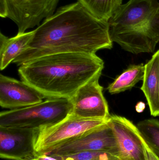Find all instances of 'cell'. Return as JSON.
Masks as SVG:
<instances>
[{
    "label": "cell",
    "mask_w": 159,
    "mask_h": 160,
    "mask_svg": "<svg viewBox=\"0 0 159 160\" xmlns=\"http://www.w3.org/2000/svg\"><path fill=\"white\" fill-rule=\"evenodd\" d=\"M34 30L26 48L13 63L21 66L49 54H96L113 48L108 22L95 18L78 2L58 8Z\"/></svg>",
    "instance_id": "cell-1"
},
{
    "label": "cell",
    "mask_w": 159,
    "mask_h": 160,
    "mask_svg": "<svg viewBox=\"0 0 159 160\" xmlns=\"http://www.w3.org/2000/svg\"><path fill=\"white\" fill-rule=\"evenodd\" d=\"M104 67L96 54L55 53L21 66L18 73L21 81L45 98L70 99L84 84L101 76Z\"/></svg>",
    "instance_id": "cell-2"
},
{
    "label": "cell",
    "mask_w": 159,
    "mask_h": 160,
    "mask_svg": "<svg viewBox=\"0 0 159 160\" xmlns=\"http://www.w3.org/2000/svg\"><path fill=\"white\" fill-rule=\"evenodd\" d=\"M72 110L70 99H47L28 107L1 112L0 127L40 128L61 121Z\"/></svg>",
    "instance_id": "cell-3"
},
{
    "label": "cell",
    "mask_w": 159,
    "mask_h": 160,
    "mask_svg": "<svg viewBox=\"0 0 159 160\" xmlns=\"http://www.w3.org/2000/svg\"><path fill=\"white\" fill-rule=\"evenodd\" d=\"M108 119L83 118L71 113L54 125L35 129V153L37 156L45 155L58 146L105 124Z\"/></svg>",
    "instance_id": "cell-4"
},
{
    "label": "cell",
    "mask_w": 159,
    "mask_h": 160,
    "mask_svg": "<svg viewBox=\"0 0 159 160\" xmlns=\"http://www.w3.org/2000/svg\"><path fill=\"white\" fill-rule=\"evenodd\" d=\"M59 1L0 0V16L12 20L17 26V34H22L52 16Z\"/></svg>",
    "instance_id": "cell-5"
},
{
    "label": "cell",
    "mask_w": 159,
    "mask_h": 160,
    "mask_svg": "<svg viewBox=\"0 0 159 160\" xmlns=\"http://www.w3.org/2000/svg\"><path fill=\"white\" fill-rule=\"evenodd\" d=\"M89 151H105L119 157V151L116 138L108 121L101 126L58 146L45 155L55 157Z\"/></svg>",
    "instance_id": "cell-6"
},
{
    "label": "cell",
    "mask_w": 159,
    "mask_h": 160,
    "mask_svg": "<svg viewBox=\"0 0 159 160\" xmlns=\"http://www.w3.org/2000/svg\"><path fill=\"white\" fill-rule=\"evenodd\" d=\"M113 42L134 54L152 52L159 42V6L152 17L141 27L121 31H110Z\"/></svg>",
    "instance_id": "cell-7"
},
{
    "label": "cell",
    "mask_w": 159,
    "mask_h": 160,
    "mask_svg": "<svg viewBox=\"0 0 159 160\" xmlns=\"http://www.w3.org/2000/svg\"><path fill=\"white\" fill-rule=\"evenodd\" d=\"M100 77L97 76L89 81L70 99L72 104L71 113L90 119L109 118L110 114L103 93V88L99 83Z\"/></svg>",
    "instance_id": "cell-8"
},
{
    "label": "cell",
    "mask_w": 159,
    "mask_h": 160,
    "mask_svg": "<svg viewBox=\"0 0 159 160\" xmlns=\"http://www.w3.org/2000/svg\"><path fill=\"white\" fill-rule=\"evenodd\" d=\"M108 123L115 135L120 159L146 160L144 142L137 126L117 115H110Z\"/></svg>",
    "instance_id": "cell-9"
},
{
    "label": "cell",
    "mask_w": 159,
    "mask_h": 160,
    "mask_svg": "<svg viewBox=\"0 0 159 160\" xmlns=\"http://www.w3.org/2000/svg\"><path fill=\"white\" fill-rule=\"evenodd\" d=\"M35 129L0 127V157L30 160L37 157L34 148Z\"/></svg>",
    "instance_id": "cell-10"
},
{
    "label": "cell",
    "mask_w": 159,
    "mask_h": 160,
    "mask_svg": "<svg viewBox=\"0 0 159 160\" xmlns=\"http://www.w3.org/2000/svg\"><path fill=\"white\" fill-rule=\"evenodd\" d=\"M159 6L157 0H129L121 5L109 20L110 31L141 27L152 17Z\"/></svg>",
    "instance_id": "cell-11"
},
{
    "label": "cell",
    "mask_w": 159,
    "mask_h": 160,
    "mask_svg": "<svg viewBox=\"0 0 159 160\" xmlns=\"http://www.w3.org/2000/svg\"><path fill=\"white\" fill-rule=\"evenodd\" d=\"M44 97L23 81L0 75V105L16 110L43 101Z\"/></svg>",
    "instance_id": "cell-12"
},
{
    "label": "cell",
    "mask_w": 159,
    "mask_h": 160,
    "mask_svg": "<svg viewBox=\"0 0 159 160\" xmlns=\"http://www.w3.org/2000/svg\"><path fill=\"white\" fill-rule=\"evenodd\" d=\"M145 70L141 90L145 96L154 117L159 116V50L145 65Z\"/></svg>",
    "instance_id": "cell-13"
},
{
    "label": "cell",
    "mask_w": 159,
    "mask_h": 160,
    "mask_svg": "<svg viewBox=\"0 0 159 160\" xmlns=\"http://www.w3.org/2000/svg\"><path fill=\"white\" fill-rule=\"evenodd\" d=\"M35 30L17 34L9 38L0 34V69H5L26 48L34 34Z\"/></svg>",
    "instance_id": "cell-14"
},
{
    "label": "cell",
    "mask_w": 159,
    "mask_h": 160,
    "mask_svg": "<svg viewBox=\"0 0 159 160\" xmlns=\"http://www.w3.org/2000/svg\"><path fill=\"white\" fill-rule=\"evenodd\" d=\"M145 66L143 64L130 66L107 88L111 94L124 92L134 87L144 78Z\"/></svg>",
    "instance_id": "cell-15"
},
{
    "label": "cell",
    "mask_w": 159,
    "mask_h": 160,
    "mask_svg": "<svg viewBox=\"0 0 159 160\" xmlns=\"http://www.w3.org/2000/svg\"><path fill=\"white\" fill-rule=\"evenodd\" d=\"M93 16L108 22L122 5V0H77Z\"/></svg>",
    "instance_id": "cell-16"
},
{
    "label": "cell",
    "mask_w": 159,
    "mask_h": 160,
    "mask_svg": "<svg viewBox=\"0 0 159 160\" xmlns=\"http://www.w3.org/2000/svg\"><path fill=\"white\" fill-rule=\"evenodd\" d=\"M136 126L144 141L159 157V120L145 119L140 121Z\"/></svg>",
    "instance_id": "cell-17"
},
{
    "label": "cell",
    "mask_w": 159,
    "mask_h": 160,
    "mask_svg": "<svg viewBox=\"0 0 159 160\" xmlns=\"http://www.w3.org/2000/svg\"><path fill=\"white\" fill-rule=\"evenodd\" d=\"M59 160H121L119 157L102 151H89L77 154L55 156Z\"/></svg>",
    "instance_id": "cell-18"
},
{
    "label": "cell",
    "mask_w": 159,
    "mask_h": 160,
    "mask_svg": "<svg viewBox=\"0 0 159 160\" xmlns=\"http://www.w3.org/2000/svg\"><path fill=\"white\" fill-rule=\"evenodd\" d=\"M144 142L146 160H159V157L151 150V148L148 146L144 141Z\"/></svg>",
    "instance_id": "cell-19"
},
{
    "label": "cell",
    "mask_w": 159,
    "mask_h": 160,
    "mask_svg": "<svg viewBox=\"0 0 159 160\" xmlns=\"http://www.w3.org/2000/svg\"><path fill=\"white\" fill-rule=\"evenodd\" d=\"M30 160H59L54 157H50L46 155H38L36 158Z\"/></svg>",
    "instance_id": "cell-20"
},
{
    "label": "cell",
    "mask_w": 159,
    "mask_h": 160,
    "mask_svg": "<svg viewBox=\"0 0 159 160\" xmlns=\"http://www.w3.org/2000/svg\"><path fill=\"white\" fill-rule=\"evenodd\" d=\"M145 106V105L144 103H143V102H139L136 106V111L139 112H141L144 110Z\"/></svg>",
    "instance_id": "cell-21"
}]
</instances>
